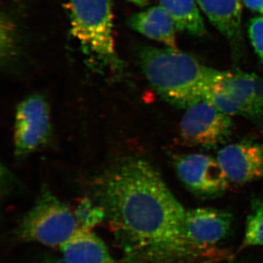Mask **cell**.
Masks as SVG:
<instances>
[{
	"instance_id": "18",
	"label": "cell",
	"mask_w": 263,
	"mask_h": 263,
	"mask_svg": "<svg viewBox=\"0 0 263 263\" xmlns=\"http://www.w3.org/2000/svg\"><path fill=\"white\" fill-rule=\"evenodd\" d=\"M247 8L263 15V0H242Z\"/></svg>"
},
{
	"instance_id": "13",
	"label": "cell",
	"mask_w": 263,
	"mask_h": 263,
	"mask_svg": "<svg viewBox=\"0 0 263 263\" xmlns=\"http://www.w3.org/2000/svg\"><path fill=\"white\" fill-rule=\"evenodd\" d=\"M128 24L146 37L163 43L167 48H177V29L172 18L160 5L135 13L129 17Z\"/></svg>"
},
{
	"instance_id": "16",
	"label": "cell",
	"mask_w": 263,
	"mask_h": 263,
	"mask_svg": "<svg viewBox=\"0 0 263 263\" xmlns=\"http://www.w3.org/2000/svg\"><path fill=\"white\" fill-rule=\"evenodd\" d=\"M76 215L81 228L92 229L93 227L105 220V214L98 204L91 203L89 200L81 202L76 210Z\"/></svg>"
},
{
	"instance_id": "12",
	"label": "cell",
	"mask_w": 263,
	"mask_h": 263,
	"mask_svg": "<svg viewBox=\"0 0 263 263\" xmlns=\"http://www.w3.org/2000/svg\"><path fill=\"white\" fill-rule=\"evenodd\" d=\"M60 248L67 263H117L105 242L88 228H81Z\"/></svg>"
},
{
	"instance_id": "1",
	"label": "cell",
	"mask_w": 263,
	"mask_h": 263,
	"mask_svg": "<svg viewBox=\"0 0 263 263\" xmlns=\"http://www.w3.org/2000/svg\"><path fill=\"white\" fill-rule=\"evenodd\" d=\"M95 197L126 263H177L199 254L185 235L186 209L146 161L129 159L106 171Z\"/></svg>"
},
{
	"instance_id": "9",
	"label": "cell",
	"mask_w": 263,
	"mask_h": 263,
	"mask_svg": "<svg viewBox=\"0 0 263 263\" xmlns=\"http://www.w3.org/2000/svg\"><path fill=\"white\" fill-rule=\"evenodd\" d=\"M231 213L214 208L186 210L184 231L190 246L196 252L215 246L229 235L233 226Z\"/></svg>"
},
{
	"instance_id": "7",
	"label": "cell",
	"mask_w": 263,
	"mask_h": 263,
	"mask_svg": "<svg viewBox=\"0 0 263 263\" xmlns=\"http://www.w3.org/2000/svg\"><path fill=\"white\" fill-rule=\"evenodd\" d=\"M176 172L186 188L197 197L216 198L226 193L228 178L217 159L203 154L179 156L175 159Z\"/></svg>"
},
{
	"instance_id": "5",
	"label": "cell",
	"mask_w": 263,
	"mask_h": 263,
	"mask_svg": "<svg viewBox=\"0 0 263 263\" xmlns=\"http://www.w3.org/2000/svg\"><path fill=\"white\" fill-rule=\"evenodd\" d=\"M258 77L241 71H227L224 77L210 88L205 100L230 117L262 120L263 112L257 97Z\"/></svg>"
},
{
	"instance_id": "14",
	"label": "cell",
	"mask_w": 263,
	"mask_h": 263,
	"mask_svg": "<svg viewBox=\"0 0 263 263\" xmlns=\"http://www.w3.org/2000/svg\"><path fill=\"white\" fill-rule=\"evenodd\" d=\"M160 6L174 21L176 29L190 35L202 37L205 24L195 0H159Z\"/></svg>"
},
{
	"instance_id": "10",
	"label": "cell",
	"mask_w": 263,
	"mask_h": 263,
	"mask_svg": "<svg viewBox=\"0 0 263 263\" xmlns=\"http://www.w3.org/2000/svg\"><path fill=\"white\" fill-rule=\"evenodd\" d=\"M228 181L245 184L263 179V143L243 141L221 148L216 157Z\"/></svg>"
},
{
	"instance_id": "19",
	"label": "cell",
	"mask_w": 263,
	"mask_h": 263,
	"mask_svg": "<svg viewBox=\"0 0 263 263\" xmlns=\"http://www.w3.org/2000/svg\"><path fill=\"white\" fill-rule=\"evenodd\" d=\"M40 263H67L63 258L46 259Z\"/></svg>"
},
{
	"instance_id": "8",
	"label": "cell",
	"mask_w": 263,
	"mask_h": 263,
	"mask_svg": "<svg viewBox=\"0 0 263 263\" xmlns=\"http://www.w3.org/2000/svg\"><path fill=\"white\" fill-rule=\"evenodd\" d=\"M50 110L46 100L32 95L19 104L15 114V154L24 156L44 144L51 133Z\"/></svg>"
},
{
	"instance_id": "4",
	"label": "cell",
	"mask_w": 263,
	"mask_h": 263,
	"mask_svg": "<svg viewBox=\"0 0 263 263\" xmlns=\"http://www.w3.org/2000/svg\"><path fill=\"white\" fill-rule=\"evenodd\" d=\"M81 228L76 213L46 192L24 215L17 235L24 241L60 247Z\"/></svg>"
},
{
	"instance_id": "11",
	"label": "cell",
	"mask_w": 263,
	"mask_h": 263,
	"mask_svg": "<svg viewBox=\"0 0 263 263\" xmlns=\"http://www.w3.org/2000/svg\"><path fill=\"white\" fill-rule=\"evenodd\" d=\"M203 13L228 40L233 51L243 47L242 6L240 0H197Z\"/></svg>"
},
{
	"instance_id": "3",
	"label": "cell",
	"mask_w": 263,
	"mask_h": 263,
	"mask_svg": "<svg viewBox=\"0 0 263 263\" xmlns=\"http://www.w3.org/2000/svg\"><path fill=\"white\" fill-rule=\"evenodd\" d=\"M70 32L83 52L98 65L119 70L111 0H69Z\"/></svg>"
},
{
	"instance_id": "2",
	"label": "cell",
	"mask_w": 263,
	"mask_h": 263,
	"mask_svg": "<svg viewBox=\"0 0 263 263\" xmlns=\"http://www.w3.org/2000/svg\"><path fill=\"white\" fill-rule=\"evenodd\" d=\"M138 58L152 88L167 103L181 108L205 100L210 88L227 72L208 67L177 48L146 46L140 49Z\"/></svg>"
},
{
	"instance_id": "6",
	"label": "cell",
	"mask_w": 263,
	"mask_h": 263,
	"mask_svg": "<svg viewBox=\"0 0 263 263\" xmlns=\"http://www.w3.org/2000/svg\"><path fill=\"white\" fill-rule=\"evenodd\" d=\"M233 121L211 102L202 100L186 108L180 123V136L192 146L213 148L231 136Z\"/></svg>"
},
{
	"instance_id": "17",
	"label": "cell",
	"mask_w": 263,
	"mask_h": 263,
	"mask_svg": "<svg viewBox=\"0 0 263 263\" xmlns=\"http://www.w3.org/2000/svg\"><path fill=\"white\" fill-rule=\"evenodd\" d=\"M249 37L263 65V15L252 19L249 26Z\"/></svg>"
},
{
	"instance_id": "20",
	"label": "cell",
	"mask_w": 263,
	"mask_h": 263,
	"mask_svg": "<svg viewBox=\"0 0 263 263\" xmlns=\"http://www.w3.org/2000/svg\"><path fill=\"white\" fill-rule=\"evenodd\" d=\"M128 1L138 6H144L148 4V0H128Z\"/></svg>"
},
{
	"instance_id": "15",
	"label": "cell",
	"mask_w": 263,
	"mask_h": 263,
	"mask_svg": "<svg viewBox=\"0 0 263 263\" xmlns=\"http://www.w3.org/2000/svg\"><path fill=\"white\" fill-rule=\"evenodd\" d=\"M263 247V197L251 201L247 218L243 247Z\"/></svg>"
}]
</instances>
